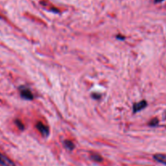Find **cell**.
Masks as SVG:
<instances>
[{"label": "cell", "mask_w": 166, "mask_h": 166, "mask_svg": "<svg viewBox=\"0 0 166 166\" xmlns=\"http://www.w3.org/2000/svg\"><path fill=\"white\" fill-rule=\"evenodd\" d=\"M19 91L20 96L25 99L27 100H33L34 99V95L32 94L31 91L28 88V87L22 86V87H19Z\"/></svg>", "instance_id": "1"}, {"label": "cell", "mask_w": 166, "mask_h": 166, "mask_svg": "<svg viewBox=\"0 0 166 166\" xmlns=\"http://www.w3.org/2000/svg\"><path fill=\"white\" fill-rule=\"evenodd\" d=\"M0 165L2 166H16L15 164L11 159H9L8 156L4 155L0 152Z\"/></svg>", "instance_id": "2"}, {"label": "cell", "mask_w": 166, "mask_h": 166, "mask_svg": "<svg viewBox=\"0 0 166 166\" xmlns=\"http://www.w3.org/2000/svg\"><path fill=\"white\" fill-rule=\"evenodd\" d=\"M36 126H37V129H38V131L41 133L42 135L45 136V137L49 135L50 130L46 125H45L44 124H42V122H38V124H37Z\"/></svg>", "instance_id": "3"}, {"label": "cell", "mask_w": 166, "mask_h": 166, "mask_svg": "<svg viewBox=\"0 0 166 166\" xmlns=\"http://www.w3.org/2000/svg\"><path fill=\"white\" fill-rule=\"evenodd\" d=\"M147 106V101L145 100H143V101H140L139 103H136L133 106V109H134V113H138L141 110H143V108H145Z\"/></svg>", "instance_id": "4"}, {"label": "cell", "mask_w": 166, "mask_h": 166, "mask_svg": "<svg viewBox=\"0 0 166 166\" xmlns=\"http://www.w3.org/2000/svg\"><path fill=\"white\" fill-rule=\"evenodd\" d=\"M153 157L156 161L166 165V154H155Z\"/></svg>", "instance_id": "5"}, {"label": "cell", "mask_w": 166, "mask_h": 166, "mask_svg": "<svg viewBox=\"0 0 166 166\" xmlns=\"http://www.w3.org/2000/svg\"><path fill=\"white\" fill-rule=\"evenodd\" d=\"M64 147H66L68 150H70V151H72L74 149V147H75V145L74 143L71 142V141H69V140H65L64 142Z\"/></svg>", "instance_id": "6"}, {"label": "cell", "mask_w": 166, "mask_h": 166, "mask_svg": "<svg viewBox=\"0 0 166 166\" xmlns=\"http://www.w3.org/2000/svg\"><path fill=\"white\" fill-rule=\"evenodd\" d=\"M91 159L95 162H102L103 158L98 154H92L91 155Z\"/></svg>", "instance_id": "7"}, {"label": "cell", "mask_w": 166, "mask_h": 166, "mask_svg": "<svg viewBox=\"0 0 166 166\" xmlns=\"http://www.w3.org/2000/svg\"><path fill=\"white\" fill-rule=\"evenodd\" d=\"M15 124H16V125L18 126V128H19L20 130H23L24 128H25L24 124H23L22 123H21V121H19V120H16V121H15Z\"/></svg>", "instance_id": "8"}, {"label": "cell", "mask_w": 166, "mask_h": 166, "mask_svg": "<svg viewBox=\"0 0 166 166\" xmlns=\"http://www.w3.org/2000/svg\"><path fill=\"white\" fill-rule=\"evenodd\" d=\"M157 124H158V120H157L156 118H155V119L151 120V123H150V125H151V126H155V125H156Z\"/></svg>", "instance_id": "9"}, {"label": "cell", "mask_w": 166, "mask_h": 166, "mask_svg": "<svg viewBox=\"0 0 166 166\" xmlns=\"http://www.w3.org/2000/svg\"><path fill=\"white\" fill-rule=\"evenodd\" d=\"M117 38H118V39H124V37H121V36H117Z\"/></svg>", "instance_id": "10"}, {"label": "cell", "mask_w": 166, "mask_h": 166, "mask_svg": "<svg viewBox=\"0 0 166 166\" xmlns=\"http://www.w3.org/2000/svg\"><path fill=\"white\" fill-rule=\"evenodd\" d=\"M164 0H155V3H160V2H163Z\"/></svg>", "instance_id": "11"}, {"label": "cell", "mask_w": 166, "mask_h": 166, "mask_svg": "<svg viewBox=\"0 0 166 166\" xmlns=\"http://www.w3.org/2000/svg\"><path fill=\"white\" fill-rule=\"evenodd\" d=\"M0 19H2V17H1V16H0Z\"/></svg>", "instance_id": "12"}]
</instances>
